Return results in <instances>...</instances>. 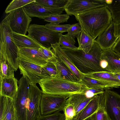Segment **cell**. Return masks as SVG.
Here are the masks:
<instances>
[{"label": "cell", "mask_w": 120, "mask_h": 120, "mask_svg": "<svg viewBox=\"0 0 120 120\" xmlns=\"http://www.w3.org/2000/svg\"><path fill=\"white\" fill-rule=\"evenodd\" d=\"M35 0H13L7 7L5 13L8 14L15 10L23 7Z\"/></svg>", "instance_id": "4dcf8cb0"}, {"label": "cell", "mask_w": 120, "mask_h": 120, "mask_svg": "<svg viewBox=\"0 0 120 120\" xmlns=\"http://www.w3.org/2000/svg\"><path fill=\"white\" fill-rule=\"evenodd\" d=\"M116 35L118 38L120 37V23L116 24Z\"/></svg>", "instance_id": "7bdbcfd3"}, {"label": "cell", "mask_w": 120, "mask_h": 120, "mask_svg": "<svg viewBox=\"0 0 120 120\" xmlns=\"http://www.w3.org/2000/svg\"><path fill=\"white\" fill-rule=\"evenodd\" d=\"M84 76L120 87V81L113 74L108 71L95 72L83 74Z\"/></svg>", "instance_id": "603a6c76"}, {"label": "cell", "mask_w": 120, "mask_h": 120, "mask_svg": "<svg viewBox=\"0 0 120 120\" xmlns=\"http://www.w3.org/2000/svg\"><path fill=\"white\" fill-rule=\"evenodd\" d=\"M42 68L45 74L50 77L56 76L57 75L56 68L54 64L52 62L48 61Z\"/></svg>", "instance_id": "d590c367"}, {"label": "cell", "mask_w": 120, "mask_h": 120, "mask_svg": "<svg viewBox=\"0 0 120 120\" xmlns=\"http://www.w3.org/2000/svg\"><path fill=\"white\" fill-rule=\"evenodd\" d=\"M53 62L55 64L58 77L74 82L79 81L71 70L63 62L56 58Z\"/></svg>", "instance_id": "cb8c5ba5"}, {"label": "cell", "mask_w": 120, "mask_h": 120, "mask_svg": "<svg viewBox=\"0 0 120 120\" xmlns=\"http://www.w3.org/2000/svg\"><path fill=\"white\" fill-rule=\"evenodd\" d=\"M104 94V108L110 120H120V95L109 90Z\"/></svg>", "instance_id": "7c38bea8"}, {"label": "cell", "mask_w": 120, "mask_h": 120, "mask_svg": "<svg viewBox=\"0 0 120 120\" xmlns=\"http://www.w3.org/2000/svg\"><path fill=\"white\" fill-rule=\"evenodd\" d=\"M23 76H26L30 84H36L50 78L45 73L42 66L26 61L19 57L18 66Z\"/></svg>", "instance_id": "30bf717a"}, {"label": "cell", "mask_w": 120, "mask_h": 120, "mask_svg": "<svg viewBox=\"0 0 120 120\" xmlns=\"http://www.w3.org/2000/svg\"><path fill=\"white\" fill-rule=\"evenodd\" d=\"M104 99L101 102L97 111L90 116L88 120H110L104 109Z\"/></svg>", "instance_id": "d6a6232c"}, {"label": "cell", "mask_w": 120, "mask_h": 120, "mask_svg": "<svg viewBox=\"0 0 120 120\" xmlns=\"http://www.w3.org/2000/svg\"><path fill=\"white\" fill-rule=\"evenodd\" d=\"M52 50L57 58L68 67L74 73L79 81L83 77L82 73L80 72L74 65L58 44H51Z\"/></svg>", "instance_id": "ac0fdd59"}, {"label": "cell", "mask_w": 120, "mask_h": 120, "mask_svg": "<svg viewBox=\"0 0 120 120\" xmlns=\"http://www.w3.org/2000/svg\"><path fill=\"white\" fill-rule=\"evenodd\" d=\"M82 30L80 34L77 37L79 44L78 49L82 50L87 53L92 48L95 40Z\"/></svg>", "instance_id": "484cf974"}, {"label": "cell", "mask_w": 120, "mask_h": 120, "mask_svg": "<svg viewBox=\"0 0 120 120\" xmlns=\"http://www.w3.org/2000/svg\"><path fill=\"white\" fill-rule=\"evenodd\" d=\"M70 18L67 14H58L42 18L45 21L56 24L67 22Z\"/></svg>", "instance_id": "1f68e13d"}, {"label": "cell", "mask_w": 120, "mask_h": 120, "mask_svg": "<svg viewBox=\"0 0 120 120\" xmlns=\"http://www.w3.org/2000/svg\"><path fill=\"white\" fill-rule=\"evenodd\" d=\"M107 0H68L64 8L69 15H75L98 8L107 7Z\"/></svg>", "instance_id": "9c48e42d"}, {"label": "cell", "mask_w": 120, "mask_h": 120, "mask_svg": "<svg viewBox=\"0 0 120 120\" xmlns=\"http://www.w3.org/2000/svg\"><path fill=\"white\" fill-rule=\"evenodd\" d=\"M104 93L96 95L74 118L73 120H87L98 109L104 99Z\"/></svg>", "instance_id": "2e32d148"}, {"label": "cell", "mask_w": 120, "mask_h": 120, "mask_svg": "<svg viewBox=\"0 0 120 120\" xmlns=\"http://www.w3.org/2000/svg\"><path fill=\"white\" fill-rule=\"evenodd\" d=\"M80 81L89 88L101 89L105 90L120 87L117 85L105 82L84 75Z\"/></svg>", "instance_id": "d4e9b609"}, {"label": "cell", "mask_w": 120, "mask_h": 120, "mask_svg": "<svg viewBox=\"0 0 120 120\" xmlns=\"http://www.w3.org/2000/svg\"><path fill=\"white\" fill-rule=\"evenodd\" d=\"M35 1L23 7L26 12L30 17L41 19L53 15L61 14L65 11L64 8H53L45 7L36 3Z\"/></svg>", "instance_id": "4fadbf2b"}, {"label": "cell", "mask_w": 120, "mask_h": 120, "mask_svg": "<svg viewBox=\"0 0 120 120\" xmlns=\"http://www.w3.org/2000/svg\"><path fill=\"white\" fill-rule=\"evenodd\" d=\"M112 73L120 81V72Z\"/></svg>", "instance_id": "ee69618b"}, {"label": "cell", "mask_w": 120, "mask_h": 120, "mask_svg": "<svg viewBox=\"0 0 120 120\" xmlns=\"http://www.w3.org/2000/svg\"><path fill=\"white\" fill-rule=\"evenodd\" d=\"M71 95L42 93L40 105L41 115L49 114L63 110L66 101Z\"/></svg>", "instance_id": "ba28073f"}, {"label": "cell", "mask_w": 120, "mask_h": 120, "mask_svg": "<svg viewBox=\"0 0 120 120\" xmlns=\"http://www.w3.org/2000/svg\"><path fill=\"white\" fill-rule=\"evenodd\" d=\"M18 88L13 100L16 120H27V109L30 83L27 77L23 76L18 81Z\"/></svg>", "instance_id": "5b68a950"}, {"label": "cell", "mask_w": 120, "mask_h": 120, "mask_svg": "<svg viewBox=\"0 0 120 120\" xmlns=\"http://www.w3.org/2000/svg\"><path fill=\"white\" fill-rule=\"evenodd\" d=\"M74 16L82 30L94 40L112 22L111 12L106 7L92 9Z\"/></svg>", "instance_id": "6da1fadb"}, {"label": "cell", "mask_w": 120, "mask_h": 120, "mask_svg": "<svg viewBox=\"0 0 120 120\" xmlns=\"http://www.w3.org/2000/svg\"><path fill=\"white\" fill-rule=\"evenodd\" d=\"M94 96L92 98H88L83 92L72 94L67 99L65 104H71L73 105L75 110V117Z\"/></svg>", "instance_id": "44dd1931"}, {"label": "cell", "mask_w": 120, "mask_h": 120, "mask_svg": "<svg viewBox=\"0 0 120 120\" xmlns=\"http://www.w3.org/2000/svg\"><path fill=\"white\" fill-rule=\"evenodd\" d=\"M107 7L110 11L112 22L116 24L120 23V0H107Z\"/></svg>", "instance_id": "4316f807"}, {"label": "cell", "mask_w": 120, "mask_h": 120, "mask_svg": "<svg viewBox=\"0 0 120 120\" xmlns=\"http://www.w3.org/2000/svg\"><path fill=\"white\" fill-rule=\"evenodd\" d=\"M18 81L15 77L0 78V96L7 97L13 100L17 93Z\"/></svg>", "instance_id": "e0dca14e"}, {"label": "cell", "mask_w": 120, "mask_h": 120, "mask_svg": "<svg viewBox=\"0 0 120 120\" xmlns=\"http://www.w3.org/2000/svg\"><path fill=\"white\" fill-rule=\"evenodd\" d=\"M81 27L79 22L71 25L68 29V34L75 38L80 34L82 31Z\"/></svg>", "instance_id": "f35d334b"}, {"label": "cell", "mask_w": 120, "mask_h": 120, "mask_svg": "<svg viewBox=\"0 0 120 120\" xmlns=\"http://www.w3.org/2000/svg\"><path fill=\"white\" fill-rule=\"evenodd\" d=\"M27 32L29 35L46 48H51V44L59 43V34L61 33L51 30L45 25L35 24L30 25Z\"/></svg>", "instance_id": "8992f818"}, {"label": "cell", "mask_w": 120, "mask_h": 120, "mask_svg": "<svg viewBox=\"0 0 120 120\" xmlns=\"http://www.w3.org/2000/svg\"><path fill=\"white\" fill-rule=\"evenodd\" d=\"M59 35L60 37L58 44L61 45V49H75L78 48L75 45L76 42L75 38L68 33L63 35L60 33Z\"/></svg>", "instance_id": "83f0119b"}, {"label": "cell", "mask_w": 120, "mask_h": 120, "mask_svg": "<svg viewBox=\"0 0 120 120\" xmlns=\"http://www.w3.org/2000/svg\"><path fill=\"white\" fill-rule=\"evenodd\" d=\"M4 19L9 21L13 32L23 35L26 34L32 21L23 7L12 11L7 15Z\"/></svg>", "instance_id": "52a82bcc"}, {"label": "cell", "mask_w": 120, "mask_h": 120, "mask_svg": "<svg viewBox=\"0 0 120 120\" xmlns=\"http://www.w3.org/2000/svg\"><path fill=\"white\" fill-rule=\"evenodd\" d=\"M118 38L116 35V24L112 23L94 41L97 43L101 50L112 49Z\"/></svg>", "instance_id": "5bb4252c"}, {"label": "cell", "mask_w": 120, "mask_h": 120, "mask_svg": "<svg viewBox=\"0 0 120 120\" xmlns=\"http://www.w3.org/2000/svg\"><path fill=\"white\" fill-rule=\"evenodd\" d=\"M101 67L106 71H107V69L108 64L107 62L105 60L102 59L100 63Z\"/></svg>", "instance_id": "b9f144b4"}, {"label": "cell", "mask_w": 120, "mask_h": 120, "mask_svg": "<svg viewBox=\"0 0 120 120\" xmlns=\"http://www.w3.org/2000/svg\"><path fill=\"white\" fill-rule=\"evenodd\" d=\"M68 0H35V2L45 7L53 8H64Z\"/></svg>", "instance_id": "f546056e"}, {"label": "cell", "mask_w": 120, "mask_h": 120, "mask_svg": "<svg viewBox=\"0 0 120 120\" xmlns=\"http://www.w3.org/2000/svg\"><path fill=\"white\" fill-rule=\"evenodd\" d=\"M19 50V57L26 61L41 66L47 63L43 54L39 49L24 48Z\"/></svg>", "instance_id": "9a60e30c"}, {"label": "cell", "mask_w": 120, "mask_h": 120, "mask_svg": "<svg viewBox=\"0 0 120 120\" xmlns=\"http://www.w3.org/2000/svg\"><path fill=\"white\" fill-rule=\"evenodd\" d=\"M102 51L101 59L108 63L107 71L112 73L120 72V56L112 49Z\"/></svg>", "instance_id": "ffe728a7"}, {"label": "cell", "mask_w": 120, "mask_h": 120, "mask_svg": "<svg viewBox=\"0 0 120 120\" xmlns=\"http://www.w3.org/2000/svg\"><path fill=\"white\" fill-rule=\"evenodd\" d=\"M104 90L99 88H89L85 90L83 93L88 97L91 98L104 93Z\"/></svg>", "instance_id": "ab89813d"}, {"label": "cell", "mask_w": 120, "mask_h": 120, "mask_svg": "<svg viewBox=\"0 0 120 120\" xmlns=\"http://www.w3.org/2000/svg\"><path fill=\"white\" fill-rule=\"evenodd\" d=\"M14 42L19 49L29 48L39 49L42 46L28 35H23L12 32Z\"/></svg>", "instance_id": "7402d4cb"}, {"label": "cell", "mask_w": 120, "mask_h": 120, "mask_svg": "<svg viewBox=\"0 0 120 120\" xmlns=\"http://www.w3.org/2000/svg\"><path fill=\"white\" fill-rule=\"evenodd\" d=\"M8 21L3 19L0 25V57L8 61L14 71L18 68L19 50L14 40Z\"/></svg>", "instance_id": "277c9868"}, {"label": "cell", "mask_w": 120, "mask_h": 120, "mask_svg": "<svg viewBox=\"0 0 120 120\" xmlns=\"http://www.w3.org/2000/svg\"><path fill=\"white\" fill-rule=\"evenodd\" d=\"M51 48H46L42 46L39 49L43 54L48 61L53 62L56 58V57Z\"/></svg>", "instance_id": "8d00e7d4"}, {"label": "cell", "mask_w": 120, "mask_h": 120, "mask_svg": "<svg viewBox=\"0 0 120 120\" xmlns=\"http://www.w3.org/2000/svg\"><path fill=\"white\" fill-rule=\"evenodd\" d=\"M42 93L36 84L30 83L27 120H36L41 115L40 105Z\"/></svg>", "instance_id": "8fae6325"}, {"label": "cell", "mask_w": 120, "mask_h": 120, "mask_svg": "<svg viewBox=\"0 0 120 120\" xmlns=\"http://www.w3.org/2000/svg\"><path fill=\"white\" fill-rule=\"evenodd\" d=\"M0 120H16L13 100L0 96Z\"/></svg>", "instance_id": "d6986e66"}, {"label": "cell", "mask_w": 120, "mask_h": 120, "mask_svg": "<svg viewBox=\"0 0 120 120\" xmlns=\"http://www.w3.org/2000/svg\"><path fill=\"white\" fill-rule=\"evenodd\" d=\"M0 78L14 77V71L9 63L4 58L0 57Z\"/></svg>", "instance_id": "f1b7e54d"}, {"label": "cell", "mask_w": 120, "mask_h": 120, "mask_svg": "<svg viewBox=\"0 0 120 120\" xmlns=\"http://www.w3.org/2000/svg\"><path fill=\"white\" fill-rule=\"evenodd\" d=\"M71 25L70 24L60 25L50 23H47L45 25L46 28L51 30L62 34L64 32H67Z\"/></svg>", "instance_id": "836d02e7"}, {"label": "cell", "mask_w": 120, "mask_h": 120, "mask_svg": "<svg viewBox=\"0 0 120 120\" xmlns=\"http://www.w3.org/2000/svg\"><path fill=\"white\" fill-rule=\"evenodd\" d=\"M64 113L56 112L45 115H41L36 120H65Z\"/></svg>", "instance_id": "e575fe53"}, {"label": "cell", "mask_w": 120, "mask_h": 120, "mask_svg": "<svg viewBox=\"0 0 120 120\" xmlns=\"http://www.w3.org/2000/svg\"><path fill=\"white\" fill-rule=\"evenodd\" d=\"M63 111L65 116V120H73L75 116V109L71 104H65Z\"/></svg>", "instance_id": "74e56055"}, {"label": "cell", "mask_w": 120, "mask_h": 120, "mask_svg": "<svg viewBox=\"0 0 120 120\" xmlns=\"http://www.w3.org/2000/svg\"><path fill=\"white\" fill-rule=\"evenodd\" d=\"M112 49L120 56V37L118 38Z\"/></svg>", "instance_id": "60d3db41"}, {"label": "cell", "mask_w": 120, "mask_h": 120, "mask_svg": "<svg viewBox=\"0 0 120 120\" xmlns=\"http://www.w3.org/2000/svg\"><path fill=\"white\" fill-rule=\"evenodd\" d=\"M38 83L42 93L52 94L71 95L89 88L80 81L73 82L56 76L43 79Z\"/></svg>", "instance_id": "3957f363"}, {"label": "cell", "mask_w": 120, "mask_h": 120, "mask_svg": "<svg viewBox=\"0 0 120 120\" xmlns=\"http://www.w3.org/2000/svg\"><path fill=\"white\" fill-rule=\"evenodd\" d=\"M78 49H62L80 72L86 74L106 71L100 65L102 51L97 43L94 41L92 48L87 53Z\"/></svg>", "instance_id": "7a4b0ae2"}]
</instances>
